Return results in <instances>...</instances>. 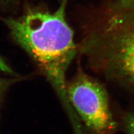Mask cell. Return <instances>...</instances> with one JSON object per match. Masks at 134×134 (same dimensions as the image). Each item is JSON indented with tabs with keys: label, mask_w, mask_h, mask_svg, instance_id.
<instances>
[{
	"label": "cell",
	"mask_w": 134,
	"mask_h": 134,
	"mask_svg": "<svg viewBox=\"0 0 134 134\" xmlns=\"http://www.w3.org/2000/svg\"><path fill=\"white\" fill-rule=\"evenodd\" d=\"M78 50L94 71L134 94V1L98 10Z\"/></svg>",
	"instance_id": "obj_1"
},
{
	"label": "cell",
	"mask_w": 134,
	"mask_h": 134,
	"mask_svg": "<svg viewBox=\"0 0 134 134\" xmlns=\"http://www.w3.org/2000/svg\"><path fill=\"white\" fill-rule=\"evenodd\" d=\"M67 2L62 0L54 13L33 10L4 22L14 39L34 60L65 103L70 104L66 74L78 49L66 19Z\"/></svg>",
	"instance_id": "obj_2"
},
{
	"label": "cell",
	"mask_w": 134,
	"mask_h": 134,
	"mask_svg": "<svg viewBox=\"0 0 134 134\" xmlns=\"http://www.w3.org/2000/svg\"><path fill=\"white\" fill-rule=\"evenodd\" d=\"M68 101L91 134H114L117 124L104 86L78 68L66 83Z\"/></svg>",
	"instance_id": "obj_3"
},
{
	"label": "cell",
	"mask_w": 134,
	"mask_h": 134,
	"mask_svg": "<svg viewBox=\"0 0 134 134\" xmlns=\"http://www.w3.org/2000/svg\"><path fill=\"white\" fill-rule=\"evenodd\" d=\"M122 126L125 134H134V111L127 112L124 114Z\"/></svg>",
	"instance_id": "obj_4"
},
{
	"label": "cell",
	"mask_w": 134,
	"mask_h": 134,
	"mask_svg": "<svg viewBox=\"0 0 134 134\" xmlns=\"http://www.w3.org/2000/svg\"><path fill=\"white\" fill-rule=\"evenodd\" d=\"M14 80L11 79H6V78L0 77V105L2 102L4 96L7 91L8 89L9 88L11 84H13Z\"/></svg>",
	"instance_id": "obj_5"
},
{
	"label": "cell",
	"mask_w": 134,
	"mask_h": 134,
	"mask_svg": "<svg viewBox=\"0 0 134 134\" xmlns=\"http://www.w3.org/2000/svg\"><path fill=\"white\" fill-rule=\"evenodd\" d=\"M0 70L5 72H9V73L11 71V70H10L11 69L9 68V67L6 65V63H5L4 60L1 58V57H0Z\"/></svg>",
	"instance_id": "obj_6"
},
{
	"label": "cell",
	"mask_w": 134,
	"mask_h": 134,
	"mask_svg": "<svg viewBox=\"0 0 134 134\" xmlns=\"http://www.w3.org/2000/svg\"><path fill=\"white\" fill-rule=\"evenodd\" d=\"M122 1H134V0H122Z\"/></svg>",
	"instance_id": "obj_7"
},
{
	"label": "cell",
	"mask_w": 134,
	"mask_h": 134,
	"mask_svg": "<svg viewBox=\"0 0 134 134\" xmlns=\"http://www.w3.org/2000/svg\"><path fill=\"white\" fill-rule=\"evenodd\" d=\"M4 1H5V0H4Z\"/></svg>",
	"instance_id": "obj_8"
}]
</instances>
